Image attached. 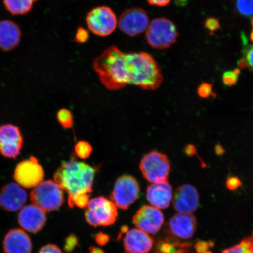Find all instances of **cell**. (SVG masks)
Masks as SVG:
<instances>
[{
	"instance_id": "36",
	"label": "cell",
	"mask_w": 253,
	"mask_h": 253,
	"mask_svg": "<svg viewBox=\"0 0 253 253\" xmlns=\"http://www.w3.org/2000/svg\"><path fill=\"white\" fill-rule=\"evenodd\" d=\"M94 239L98 245L104 246L109 243L110 237L108 235H106V234L100 232L94 236Z\"/></svg>"
},
{
	"instance_id": "16",
	"label": "cell",
	"mask_w": 253,
	"mask_h": 253,
	"mask_svg": "<svg viewBox=\"0 0 253 253\" xmlns=\"http://www.w3.org/2000/svg\"><path fill=\"white\" fill-rule=\"evenodd\" d=\"M18 221L22 228L28 232L36 233L45 226L46 217L45 211L33 204L25 206L21 209Z\"/></svg>"
},
{
	"instance_id": "20",
	"label": "cell",
	"mask_w": 253,
	"mask_h": 253,
	"mask_svg": "<svg viewBox=\"0 0 253 253\" xmlns=\"http://www.w3.org/2000/svg\"><path fill=\"white\" fill-rule=\"evenodd\" d=\"M22 32L20 26L9 20L0 21V49L11 51L20 43Z\"/></svg>"
},
{
	"instance_id": "37",
	"label": "cell",
	"mask_w": 253,
	"mask_h": 253,
	"mask_svg": "<svg viewBox=\"0 0 253 253\" xmlns=\"http://www.w3.org/2000/svg\"><path fill=\"white\" fill-rule=\"evenodd\" d=\"M39 253H62V252L58 246L49 244L43 246Z\"/></svg>"
},
{
	"instance_id": "7",
	"label": "cell",
	"mask_w": 253,
	"mask_h": 253,
	"mask_svg": "<svg viewBox=\"0 0 253 253\" xmlns=\"http://www.w3.org/2000/svg\"><path fill=\"white\" fill-rule=\"evenodd\" d=\"M118 212L112 201L100 197L88 202L85 213L86 221L93 227L109 226L115 223Z\"/></svg>"
},
{
	"instance_id": "15",
	"label": "cell",
	"mask_w": 253,
	"mask_h": 253,
	"mask_svg": "<svg viewBox=\"0 0 253 253\" xmlns=\"http://www.w3.org/2000/svg\"><path fill=\"white\" fill-rule=\"evenodd\" d=\"M27 194L21 186L9 183L0 191V207L11 212L21 210L26 203Z\"/></svg>"
},
{
	"instance_id": "6",
	"label": "cell",
	"mask_w": 253,
	"mask_h": 253,
	"mask_svg": "<svg viewBox=\"0 0 253 253\" xmlns=\"http://www.w3.org/2000/svg\"><path fill=\"white\" fill-rule=\"evenodd\" d=\"M140 169L144 178L152 183L167 181L170 164L166 154L153 151L142 157Z\"/></svg>"
},
{
	"instance_id": "40",
	"label": "cell",
	"mask_w": 253,
	"mask_h": 253,
	"mask_svg": "<svg viewBox=\"0 0 253 253\" xmlns=\"http://www.w3.org/2000/svg\"><path fill=\"white\" fill-rule=\"evenodd\" d=\"M90 253H104L102 249L95 248V247H90Z\"/></svg>"
},
{
	"instance_id": "32",
	"label": "cell",
	"mask_w": 253,
	"mask_h": 253,
	"mask_svg": "<svg viewBox=\"0 0 253 253\" xmlns=\"http://www.w3.org/2000/svg\"><path fill=\"white\" fill-rule=\"evenodd\" d=\"M205 27L211 33H213V32L220 29V21L217 18H208L205 21Z\"/></svg>"
},
{
	"instance_id": "26",
	"label": "cell",
	"mask_w": 253,
	"mask_h": 253,
	"mask_svg": "<svg viewBox=\"0 0 253 253\" xmlns=\"http://www.w3.org/2000/svg\"><path fill=\"white\" fill-rule=\"evenodd\" d=\"M236 7L239 13L245 17L253 15V0H236Z\"/></svg>"
},
{
	"instance_id": "39",
	"label": "cell",
	"mask_w": 253,
	"mask_h": 253,
	"mask_svg": "<svg viewBox=\"0 0 253 253\" xmlns=\"http://www.w3.org/2000/svg\"><path fill=\"white\" fill-rule=\"evenodd\" d=\"M185 152L188 156H194L196 153V148L193 145H188L185 148Z\"/></svg>"
},
{
	"instance_id": "10",
	"label": "cell",
	"mask_w": 253,
	"mask_h": 253,
	"mask_svg": "<svg viewBox=\"0 0 253 253\" xmlns=\"http://www.w3.org/2000/svg\"><path fill=\"white\" fill-rule=\"evenodd\" d=\"M149 24L147 12L144 9L137 7L126 9L118 20L120 30L131 37L144 33Z\"/></svg>"
},
{
	"instance_id": "29",
	"label": "cell",
	"mask_w": 253,
	"mask_h": 253,
	"mask_svg": "<svg viewBox=\"0 0 253 253\" xmlns=\"http://www.w3.org/2000/svg\"><path fill=\"white\" fill-rule=\"evenodd\" d=\"M240 74V70L238 68L224 72L222 77L223 84L228 87L234 86L238 81Z\"/></svg>"
},
{
	"instance_id": "21",
	"label": "cell",
	"mask_w": 253,
	"mask_h": 253,
	"mask_svg": "<svg viewBox=\"0 0 253 253\" xmlns=\"http://www.w3.org/2000/svg\"><path fill=\"white\" fill-rule=\"evenodd\" d=\"M147 199L150 203L158 209L169 207L172 199V188L169 182L153 183L148 186Z\"/></svg>"
},
{
	"instance_id": "41",
	"label": "cell",
	"mask_w": 253,
	"mask_h": 253,
	"mask_svg": "<svg viewBox=\"0 0 253 253\" xmlns=\"http://www.w3.org/2000/svg\"><path fill=\"white\" fill-rule=\"evenodd\" d=\"M238 65L239 68H240L244 69L247 68L246 63L244 61V59H243L242 58L239 60V61L238 62Z\"/></svg>"
},
{
	"instance_id": "30",
	"label": "cell",
	"mask_w": 253,
	"mask_h": 253,
	"mask_svg": "<svg viewBox=\"0 0 253 253\" xmlns=\"http://www.w3.org/2000/svg\"><path fill=\"white\" fill-rule=\"evenodd\" d=\"M197 93L198 96L202 99H208L211 96L215 97L213 93L212 84L204 82L198 88Z\"/></svg>"
},
{
	"instance_id": "12",
	"label": "cell",
	"mask_w": 253,
	"mask_h": 253,
	"mask_svg": "<svg viewBox=\"0 0 253 253\" xmlns=\"http://www.w3.org/2000/svg\"><path fill=\"white\" fill-rule=\"evenodd\" d=\"M24 139L20 128L14 125L0 126V153L8 158H15L20 154Z\"/></svg>"
},
{
	"instance_id": "2",
	"label": "cell",
	"mask_w": 253,
	"mask_h": 253,
	"mask_svg": "<svg viewBox=\"0 0 253 253\" xmlns=\"http://www.w3.org/2000/svg\"><path fill=\"white\" fill-rule=\"evenodd\" d=\"M94 168L86 163L74 160L65 161L56 170L55 182L69 197L93 192L95 176Z\"/></svg>"
},
{
	"instance_id": "35",
	"label": "cell",
	"mask_w": 253,
	"mask_h": 253,
	"mask_svg": "<svg viewBox=\"0 0 253 253\" xmlns=\"http://www.w3.org/2000/svg\"><path fill=\"white\" fill-rule=\"evenodd\" d=\"M227 188L230 190H236L242 185V182L236 176H231L227 179L226 183Z\"/></svg>"
},
{
	"instance_id": "31",
	"label": "cell",
	"mask_w": 253,
	"mask_h": 253,
	"mask_svg": "<svg viewBox=\"0 0 253 253\" xmlns=\"http://www.w3.org/2000/svg\"><path fill=\"white\" fill-rule=\"evenodd\" d=\"M250 70L253 72V45L245 47L243 51V58Z\"/></svg>"
},
{
	"instance_id": "38",
	"label": "cell",
	"mask_w": 253,
	"mask_h": 253,
	"mask_svg": "<svg viewBox=\"0 0 253 253\" xmlns=\"http://www.w3.org/2000/svg\"><path fill=\"white\" fill-rule=\"evenodd\" d=\"M147 2L151 5L157 7H165L169 4L171 0H147Z\"/></svg>"
},
{
	"instance_id": "9",
	"label": "cell",
	"mask_w": 253,
	"mask_h": 253,
	"mask_svg": "<svg viewBox=\"0 0 253 253\" xmlns=\"http://www.w3.org/2000/svg\"><path fill=\"white\" fill-rule=\"evenodd\" d=\"M140 186L133 176L124 175L116 180L110 196L111 201L120 209L126 210L137 200Z\"/></svg>"
},
{
	"instance_id": "13",
	"label": "cell",
	"mask_w": 253,
	"mask_h": 253,
	"mask_svg": "<svg viewBox=\"0 0 253 253\" xmlns=\"http://www.w3.org/2000/svg\"><path fill=\"white\" fill-rule=\"evenodd\" d=\"M132 221L138 229L155 235L163 225L164 217L159 209L144 205L137 211Z\"/></svg>"
},
{
	"instance_id": "23",
	"label": "cell",
	"mask_w": 253,
	"mask_h": 253,
	"mask_svg": "<svg viewBox=\"0 0 253 253\" xmlns=\"http://www.w3.org/2000/svg\"><path fill=\"white\" fill-rule=\"evenodd\" d=\"M190 245L174 240H165L159 242L157 246L158 253H187Z\"/></svg>"
},
{
	"instance_id": "28",
	"label": "cell",
	"mask_w": 253,
	"mask_h": 253,
	"mask_svg": "<svg viewBox=\"0 0 253 253\" xmlns=\"http://www.w3.org/2000/svg\"><path fill=\"white\" fill-rule=\"evenodd\" d=\"M57 118L60 124L65 128H70L73 126L74 120L70 111L62 109L60 110L57 115Z\"/></svg>"
},
{
	"instance_id": "3",
	"label": "cell",
	"mask_w": 253,
	"mask_h": 253,
	"mask_svg": "<svg viewBox=\"0 0 253 253\" xmlns=\"http://www.w3.org/2000/svg\"><path fill=\"white\" fill-rule=\"evenodd\" d=\"M131 72L129 84L146 90H154L160 86L163 77L159 65L149 53H128Z\"/></svg>"
},
{
	"instance_id": "42",
	"label": "cell",
	"mask_w": 253,
	"mask_h": 253,
	"mask_svg": "<svg viewBox=\"0 0 253 253\" xmlns=\"http://www.w3.org/2000/svg\"><path fill=\"white\" fill-rule=\"evenodd\" d=\"M250 39H251V41L253 42V28H252L251 35H250Z\"/></svg>"
},
{
	"instance_id": "17",
	"label": "cell",
	"mask_w": 253,
	"mask_h": 253,
	"mask_svg": "<svg viewBox=\"0 0 253 253\" xmlns=\"http://www.w3.org/2000/svg\"><path fill=\"white\" fill-rule=\"evenodd\" d=\"M153 243L147 233L138 229L128 230L123 239L126 253H148Z\"/></svg>"
},
{
	"instance_id": "44",
	"label": "cell",
	"mask_w": 253,
	"mask_h": 253,
	"mask_svg": "<svg viewBox=\"0 0 253 253\" xmlns=\"http://www.w3.org/2000/svg\"><path fill=\"white\" fill-rule=\"evenodd\" d=\"M252 237H253V234H252Z\"/></svg>"
},
{
	"instance_id": "11",
	"label": "cell",
	"mask_w": 253,
	"mask_h": 253,
	"mask_svg": "<svg viewBox=\"0 0 253 253\" xmlns=\"http://www.w3.org/2000/svg\"><path fill=\"white\" fill-rule=\"evenodd\" d=\"M14 178L21 187L35 188L43 181L44 170L37 158L31 157L18 163L14 170Z\"/></svg>"
},
{
	"instance_id": "33",
	"label": "cell",
	"mask_w": 253,
	"mask_h": 253,
	"mask_svg": "<svg viewBox=\"0 0 253 253\" xmlns=\"http://www.w3.org/2000/svg\"><path fill=\"white\" fill-rule=\"evenodd\" d=\"M88 38H89L88 32L83 27H79L75 35L76 42L79 43L86 42Z\"/></svg>"
},
{
	"instance_id": "8",
	"label": "cell",
	"mask_w": 253,
	"mask_h": 253,
	"mask_svg": "<svg viewBox=\"0 0 253 253\" xmlns=\"http://www.w3.org/2000/svg\"><path fill=\"white\" fill-rule=\"evenodd\" d=\"M88 30L97 36L107 37L112 34L118 25V18L113 9L107 6L94 8L86 16Z\"/></svg>"
},
{
	"instance_id": "24",
	"label": "cell",
	"mask_w": 253,
	"mask_h": 253,
	"mask_svg": "<svg viewBox=\"0 0 253 253\" xmlns=\"http://www.w3.org/2000/svg\"><path fill=\"white\" fill-rule=\"evenodd\" d=\"M222 253H253L252 236L245 237L238 244L224 250Z\"/></svg>"
},
{
	"instance_id": "18",
	"label": "cell",
	"mask_w": 253,
	"mask_h": 253,
	"mask_svg": "<svg viewBox=\"0 0 253 253\" xmlns=\"http://www.w3.org/2000/svg\"><path fill=\"white\" fill-rule=\"evenodd\" d=\"M170 232L181 239H189L195 235L197 229V221L192 214L178 213L170 219Z\"/></svg>"
},
{
	"instance_id": "19",
	"label": "cell",
	"mask_w": 253,
	"mask_h": 253,
	"mask_svg": "<svg viewBox=\"0 0 253 253\" xmlns=\"http://www.w3.org/2000/svg\"><path fill=\"white\" fill-rule=\"evenodd\" d=\"M32 248L30 236L20 229L9 230L3 241L5 253H31Z\"/></svg>"
},
{
	"instance_id": "5",
	"label": "cell",
	"mask_w": 253,
	"mask_h": 253,
	"mask_svg": "<svg viewBox=\"0 0 253 253\" xmlns=\"http://www.w3.org/2000/svg\"><path fill=\"white\" fill-rule=\"evenodd\" d=\"M31 201L34 205L45 211L58 210L64 202L63 190L55 181L41 182L32 191Z\"/></svg>"
},
{
	"instance_id": "27",
	"label": "cell",
	"mask_w": 253,
	"mask_h": 253,
	"mask_svg": "<svg viewBox=\"0 0 253 253\" xmlns=\"http://www.w3.org/2000/svg\"><path fill=\"white\" fill-rule=\"evenodd\" d=\"M93 148L88 142L81 141L75 145V151L78 157L82 159H86L90 156Z\"/></svg>"
},
{
	"instance_id": "34",
	"label": "cell",
	"mask_w": 253,
	"mask_h": 253,
	"mask_svg": "<svg viewBox=\"0 0 253 253\" xmlns=\"http://www.w3.org/2000/svg\"><path fill=\"white\" fill-rule=\"evenodd\" d=\"M78 245L77 237L75 235H70L65 240L64 249L66 251L71 252Z\"/></svg>"
},
{
	"instance_id": "43",
	"label": "cell",
	"mask_w": 253,
	"mask_h": 253,
	"mask_svg": "<svg viewBox=\"0 0 253 253\" xmlns=\"http://www.w3.org/2000/svg\"><path fill=\"white\" fill-rule=\"evenodd\" d=\"M251 24H252V27L253 28V18L252 19Z\"/></svg>"
},
{
	"instance_id": "25",
	"label": "cell",
	"mask_w": 253,
	"mask_h": 253,
	"mask_svg": "<svg viewBox=\"0 0 253 253\" xmlns=\"http://www.w3.org/2000/svg\"><path fill=\"white\" fill-rule=\"evenodd\" d=\"M88 202H89V198H88V194H86V193H82V194L68 197V204L71 208L74 207L81 208H86Z\"/></svg>"
},
{
	"instance_id": "1",
	"label": "cell",
	"mask_w": 253,
	"mask_h": 253,
	"mask_svg": "<svg viewBox=\"0 0 253 253\" xmlns=\"http://www.w3.org/2000/svg\"><path fill=\"white\" fill-rule=\"evenodd\" d=\"M93 68L107 89L118 90L129 84V68L126 53L110 46L93 61Z\"/></svg>"
},
{
	"instance_id": "4",
	"label": "cell",
	"mask_w": 253,
	"mask_h": 253,
	"mask_svg": "<svg viewBox=\"0 0 253 253\" xmlns=\"http://www.w3.org/2000/svg\"><path fill=\"white\" fill-rule=\"evenodd\" d=\"M145 32L147 43L156 49L169 48L176 42L178 37L175 25L166 18L154 19Z\"/></svg>"
},
{
	"instance_id": "22",
	"label": "cell",
	"mask_w": 253,
	"mask_h": 253,
	"mask_svg": "<svg viewBox=\"0 0 253 253\" xmlns=\"http://www.w3.org/2000/svg\"><path fill=\"white\" fill-rule=\"evenodd\" d=\"M38 0H2L3 4L12 15H23L29 13Z\"/></svg>"
},
{
	"instance_id": "14",
	"label": "cell",
	"mask_w": 253,
	"mask_h": 253,
	"mask_svg": "<svg viewBox=\"0 0 253 253\" xmlns=\"http://www.w3.org/2000/svg\"><path fill=\"white\" fill-rule=\"evenodd\" d=\"M173 207L179 213L192 214L199 207V197L194 186L184 184L176 189L173 197Z\"/></svg>"
}]
</instances>
